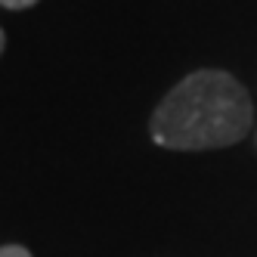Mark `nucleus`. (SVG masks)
Wrapping results in <instances>:
<instances>
[{
    "instance_id": "f257e3e1",
    "label": "nucleus",
    "mask_w": 257,
    "mask_h": 257,
    "mask_svg": "<svg viewBox=\"0 0 257 257\" xmlns=\"http://www.w3.org/2000/svg\"><path fill=\"white\" fill-rule=\"evenodd\" d=\"M254 127V102L245 84L220 68H198L158 102L149 134L161 149H226Z\"/></svg>"
},
{
    "instance_id": "f03ea898",
    "label": "nucleus",
    "mask_w": 257,
    "mask_h": 257,
    "mask_svg": "<svg viewBox=\"0 0 257 257\" xmlns=\"http://www.w3.org/2000/svg\"><path fill=\"white\" fill-rule=\"evenodd\" d=\"M0 257H31V251L22 245H0Z\"/></svg>"
},
{
    "instance_id": "7ed1b4c3",
    "label": "nucleus",
    "mask_w": 257,
    "mask_h": 257,
    "mask_svg": "<svg viewBox=\"0 0 257 257\" xmlns=\"http://www.w3.org/2000/svg\"><path fill=\"white\" fill-rule=\"evenodd\" d=\"M34 4H38V0H0V7H4V10H28Z\"/></svg>"
},
{
    "instance_id": "20e7f679",
    "label": "nucleus",
    "mask_w": 257,
    "mask_h": 257,
    "mask_svg": "<svg viewBox=\"0 0 257 257\" xmlns=\"http://www.w3.org/2000/svg\"><path fill=\"white\" fill-rule=\"evenodd\" d=\"M4 50H7V34H4V28H0V56H4Z\"/></svg>"
}]
</instances>
